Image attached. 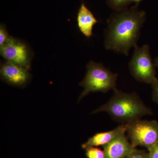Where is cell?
<instances>
[{
  "instance_id": "52a82bcc",
  "label": "cell",
  "mask_w": 158,
  "mask_h": 158,
  "mask_svg": "<svg viewBox=\"0 0 158 158\" xmlns=\"http://www.w3.org/2000/svg\"><path fill=\"white\" fill-rule=\"evenodd\" d=\"M28 69L14 62L7 61L1 67V74L9 84L20 86L26 84L28 80Z\"/></svg>"
},
{
  "instance_id": "8fae6325",
  "label": "cell",
  "mask_w": 158,
  "mask_h": 158,
  "mask_svg": "<svg viewBox=\"0 0 158 158\" xmlns=\"http://www.w3.org/2000/svg\"><path fill=\"white\" fill-rule=\"evenodd\" d=\"M141 0H106L108 6L115 11H119L127 8L132 3L138 5Z\"/></svg>"
},
{
  "instance_id": "5b68a950",
  "label": "cell",
  "mask_w": 158,
  "mask_h": 158,
  "mask_svg": "<svg viewBox=\"0 0 158 158\" xmlns=\"http://www.w3.org/2000/svg\"><path fill=\"white\" fill-rule=\"evenodd\" d=\"M127 136L133 147L148 149L158 141V123L156 120H135L127 123Z\"/></svg>"
},
{
  "instance_id": "30bf717a",
  "label": "cell",
  "mask_w": 158,
  "mask_h": 158,
  "mask_svg": "<svg viewBox=\"0 0 158 158\" xmlns=\"http://www.w3.org/2000/svg\"><path fill=\"white\" fill-rule=\"evenodd\" d=\"M78 27L79 30L85 37L90 38L92 35L93 27L98 22L90 10L82 3L77 17Z\"/></svg>"
},
{
  "instance_id": "9c48e42d",
  "label": "cell",
  "mask_w": 158,
  "mask_h": 158,
  "mask_svg": "<svg viewBox=\"0 0 158 158\" xmlns=\"http://www.w3.org/2000/svg\"><path fill=\"white\" fill-rule=\"evenodd\" d=\"M127 128V123H124L109 131L97 133L82 144V148L85 149L89 147L103 146L113 141L119 135L126 133Z\"/></svg>"
},
{
  "instance_id": "8992f818",
  "label": "cell",
  "mask_w": 158,
  "mask_h": 158,
  "mask_svg": "<svg viewBox=\"0 0 158 158\" xmlns=\"http://www.w3.org/2000/svg\"><path fill=\"white\" fill-rule=\"evenodd\" d=\"M1 56L7 61L14 62L28 69L30 60L25 44L9 37L5 44L0 46Z\"/></svg>"
},
{
  "instance_id": "3957f363",
  "label": "cell",
  "mask_w": 158,
  "mask_h": 158,
  "mask_svg": "<svg viewBox=\"0 0 158 158\" xmlns=\"http://www.w3.org/2000/svg\"><path fill=\"white\" fill-rule=\"evenodd\" d=\"M87 72L84 79L80 83L84 90L78 102L91 92L106 93L116 88L117 74L106 68L101 63L90 61L87 64Z\"/></svg>"
},
{
  "instance_id": "2e32d148",
  "label": "cell",
  "mask_w": 158,
  "mask_h": 158,
  "mask_svg": "<svg viewBox=\"0 0 158 158\" xmlns=\"http://www.w3.org/2000/svg\"><path fill=\"white\" fill-rule=\"evenodd\" d=\"M152 99L158 105V79L152 85Z\"/></svg>"
},
{
  "instance_id": "9a60e30c",
  "label": "cell",
  "mask_w": 158,
  "mask_h": 158,
  "mask_svg": "<svg viewBox=\"0 0 158 158\" xmlns=\"http://www.w3.org/2000/svg\"><path fill=\"white\" fill-rule=\"evenodd\" d=\"M148 150L149 158H158V141Z\"/></svg>"
},
{
  "instance_id": "6da1fadb",
  "label": "cell",
  "mask_w": 158,
  "mask_h": 158,
  "mask_svg": "<svg viewBox=\"0 0 158 158\" xmlns=\"http://www.w3.org/2000/svg\"><path fill=\"white\" fill-rule=\"evenodd\" d=\"M134 7L115 11L107 20L105 31V48L127 56L135 48L146 19V13Z\"/></svg>"
},
{
  "instance_id": "e0dca14e",
  "label": "cell",
  "mask_w": 158,
  "mask_h": 158,
  "mask_svg": "<svg viewBox=\"0 0 158 158\" xmlns=\"http://www.w3.org/2000/svg\"><path fill=\"white\" fill-rule=\"evenodd\" d=\"M155 64L156 66L158 67V57L155 60Z\"/></svg>"
},
{
  "instance_id": "7a4b0ae2",
  "label": "cell",
  "mask_w": 158,
  "mask_h": 158,
  "mask_svg": "<svg viewBox=\"0 0 158 158\" xmlns=\"http://www.w3.org/2000/svg\"><path fill=\"white\" fill-rule=\"evenodd\" d=\"M113 90V96L109 101L92 113L106 112L114 120L122 124L152 114L151 109L144 104L135 92L125 93L116 88Z\"/></svg>"
},
{
  "instance_id": "4fadbf2b",
  "label": "cell",
  "mask_w": 158,
  "mask_h": 158,
  "mask_svg": "<svg viewBox=\"0 0 158 158\" xmlns=\"http://www.w3.org/2000/svg\"><path fill=\"white\" fill-rule=\"evenodd\" d=\"M123 158H149L148 152L135 148Z\"/></svg>"
},
{
  "instance_id": "5bb4252c",
  "label": "cell",
  "mask_w": 158,
  "mask_h": 158,
  "mask_svg": "<svg viewBox=\"0 0 158 158\" xmlns=\"http://www.w3.org/2000/svg\"><path fill=\"white\" fill-rule=\"evenodd\" d=\"M9 37L6 29L3 26L0 27V46L3 45L9 39Z\"/></svg>"
},
{
  "instance_id": "7c38bea8",
  "label": "cell",
  "mask_w": 158,
  "mask_h": 158,
  "mask_svg": "<svg viewBox=\"0 0 158 158\" xmlns=\"http://www.w3.org/2000/svg\"><path fill=\"white\" fill-rule=\"evenodd\" d=\"M85 150V154L87 158H105L103 150L97 147H89Z\"/></svg>"
},
{
  "instance_id": "277c9868",
  "label": "cell",
  "mask_w": 158,
  "mask_h": 158,
  "mask_svg": "<svg viewBox=\"0 0 158 158\" xmlns=\"http://www.w3.org/2000/svg\"><path fill=\"white\" fill-rule=\"evenodd\" d=\"M134 53L129 63L132 76L138 81L152 85L156 81L155 64L153 63L147 44L141 47L136 46Z\"/></svg>"
},
{
  "instance_id": "ba28073f",
  "label": "cell",
  "mask_w": 158,
  "mask_h": 158,
  "mask_svg": "<svg viewBox=\"0 0 158 158\" xmlns=\"http://www.w3.org/2000/svg\"><path fill=\"white\" fill-rule=\"evenodd\" d=\"M125 134L119 135L110 143L102 146L105 158H123L135 148L131 144Z\"/></svg>"
}]
</instances>
